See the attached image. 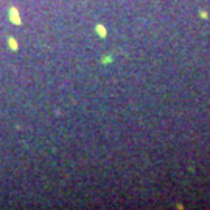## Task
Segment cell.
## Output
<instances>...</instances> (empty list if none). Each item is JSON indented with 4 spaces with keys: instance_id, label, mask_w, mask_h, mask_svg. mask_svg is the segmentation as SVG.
<instances>
[{
    "instance_id": "obj_1",
    "label": "cell",
    "mask_w": 210,
    "mask_h": 210,
    "mask_svg": "<svg viewBox=\"0 0 210 210\" xmlns=\"http://www.w3.org/2000/svg\"><path fill=\"white\" fill-rule=\"evenodd\" d=\"M9 20H11L13 23H16V25H20L22 20L19 19V13H17V9L13 6V8H9Z\"/></svg>"
},
{
    "instance_id": "obj_2",
    "label": "cell",
    "mask_w": 210,
    "mask_h": 210,
    "mask_svg": "<svg viewBox=\"0 0 210 210\" xmlns=\"http://www.w3.org/2000/svg\"><path fill=\"white\" fill-rule=\"evenodd\" d=\"M8 42H9V47H11L13 50H16V48H17V44H16V41H14L13 38H9V39H8Z\"/></svg>"
},
{
    "instance_id": "obj_3",
    "label": "cell",
    "mask_w": 210,
    "mask_h": 210,
    "mask_svg": "<svg viewBox=\"0 0 210 210\" xmlns=\"http://www.w3.org/2000/svg\"><path fill=\"white\" fill-rule=\"evenodd\" d=\"M96 31H100V34H101V36H106V31H104V28H103L101 25L96 26Z\"/></svg>"
}]
</instances>
